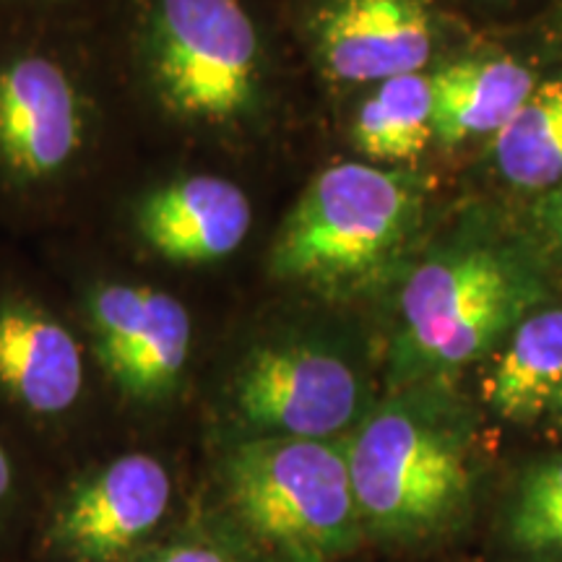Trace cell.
I'll return each mask as SVG.
<instances>
[{
    "mask_svg": "<svg viewBox=\"0 0 562 562\" xmlns=\"http://www.w3.org/2000/svg\"><path fill=\"white\" fill-rule=\"evenodd\" d=\"M138 151L102 32L0 34V237L76 232Z\"/></svg>",
    "mask_w": 562,
    "mask_h": 562,
    "instance_id": "obj_1",
    "label": "cell"
},
{
    "mask_svg": "<svg viewBox=\"0 0 562 562\" xmlns=\"http://www.w3.org/2000/svg\"><path fill=\"white\" fill-rule=\"evenodd\" d=\"M102 37L140 151L237 170L271 131L277 60L245 0H123Z\"/></svg>",
    "mask_w": 562,
    "mask_h": 562,
    "instance_id": "obj_2",
    "label": "cell"
},
{
    "mask_svg": "<svg viewBox=\"0 0 562 562\" xmlns=\"http://www.w3.org/2000/svg\"><path fill=\"white\" fill-rule=\"evenodd\" d=\"M70 302L87 336L112 425L172 440L199 414L216 326L206 286L159 277L83 232L30 243Z\"/></svg>",
    "mask_w": 562,
    "mask_h": 562,
    "instance_id": "obj_3",
    "label": "cell"
},
{
    "mask_svg": "<svg viewBox=\"0 0 562 562\" xmlns=\"http://www.w3.org/2000/svg\"><path fill=\"white\" fill-rule=\"evenodd\" d=\"M370 385L347 341L321 318L271 315L211 351L199 417L206 440H347L370 412Z\"/></svg>",
    "mask_w": 562,
    "mask_h": 562,
    "instance_id": "obj_4",
    "label": "cell"
},
{
    "mask_svg": "<svg viewBox=\"0 0 562 562\" xmlns=\"http://www.w3.org/2000/svg\"><path fill=\"white\" fill-rule=\"evenodd\" d=\"M209 531L245 562H339L362 544L344 440L203 442Z\"/></svg>",
    "mask_w": 562,
    "mask_h": 562,
    "instance_id": "obj_5",
    "label": "cell"
},
{
    "mask_svg": "<svg viewBox=\"0 0 562 562\" xmlns=\"http://www.w3.org/2000/svg\"><path fill=\"white\" fill-rule=\"evenodd\" d=\"M0 422L42 461H70L121 432L60 281L11 237H0Z\"/></svg>",
    "mask_w": 562,
    "mask_h": 562,
    "instance_id": "obj_6",
    "label": "cell"
},
{
    "mask_svg": "<svg viewBox=\"0 0 562 562\" xmlns=\"http://www.w3.org/2000/svg\"><path fill=\"white\" fill-rule=\"evenodd\" d=\"M245 180L214 161L138 151L76 232L140 269L214 290L261 224Z\"/></svg>",
    "mask_w": 562,
    "mask_h": 562,
    "instance_id": "obj_7",
    "label": "cell"
},
{
    "mask_svg": "<svg viewBox=\"0 0 562 562\" xmlns=\"http://www.w3.org/2000/svg\"><path fill=\"white\" fill-rule=\"evenodd\" d=\"M417 211L412 175L360 159L321 165L271 224L261 284L331 307L357 297L406 243Z\"/></svg>",
    "mask_w": 562,
    "mask_h": 562,
    "instance_id": "obj_8",
    "label": "cell"
},
{
    "mask_svg": "<svg viewBox=\"0 0 562 562\" xmlns=\"http://www.w3.org/2000/svg\"><path fill=\"white\" fill-rule=\"evenodd\" d=\"M364 539L417 544L467 518L474 459L467 432L419 398L370 406L344 440Z\"/></svg>",
    "mask_w": 562,
    "mask_h": 562,
    "instance_id": "obj_9",
    "label": "cell"
},
{
    "mask_svg": "<svg viewBox=\"0 0 562 562\" xmlns=\"http://www.w3.org/2000/svg\"><path fill=\"white\" fill-rule=\"evenodd\" d=\"M42 544L58 562H131L159 539L180 495L172 440L112 432L68 461Z\"/></svg>",
    "mask_w": 562,
    "mask_h": 562,
    "instance_id": "obj_10",
    "label": "cell"
},
{
    "mask_svg": "<svg viewBox=\"0 0 562 562\" xmlns=\"http://www.w3.org/2000/svg\"><path fill=\"white\" fill-rule=\"evenodd\" d=\"M529 281L490 248L442 252L402 292L404 360L412 375H442L490 355L526 318Z\"/></svg>",
    "mask_w": 562,
    "mask_h": 562,
    "instance_id": "obj_11",
    "label": "cell"
},
{
    "mask_svg": "<svg viewBox=\"0 0 562 562\" xmlns=\"http://www.w3.org/2000/svg\"><path fill=\"white\" fill-rule=\"evenodd\" d=\"M302 53L328 91L419 74L432 55L425 0H307Z\"/></svg>",
    "mask_w": 562,
    "mask_h": 562,
    "instance_id": "obj_12",
    "label": "cell"
},
{
    "mask_svg": "<svg viewBox=\"0 0 562 562\" xmlns=\"http://www.w3.org/2000/svg\"><path fill=\"white\" fill-rule=\"evenodd\" d=\"M432 136L456 146L503 128L533 91L531 70L510 58L459 60L430 76Z\"/></svg>",
    "mask_w": 562,
    "mask_h": 562,
    "instance_id": "obj_13",
    "label": "cell"
},
{
    "mask_svg": "<svg viewBox=\"0 0 562 562\" xmlns=\"http://www.w3.org/2000/svg\"><path fill=\"white\" fill-rule=\"evenodd\" d=\"M484 402L508 422H533L562 396V311L526 315L482 381Z\"/></svg>",
    "mask_w": 562,
    "mask_h": 562,
    "instance_id": "obj_14",
    "label": "cell"
},
{
    "mask_svg": "<svg viewBox=\"0 0 562 562\" xmlns=\"http://www.w3.org/2000/svg\"><path fill=\"white\" fill-rule=\"evenodd\" d=\"M351 149L370 165L417 159L432 136L430 76L409 74L375 83L347 125Z\"/></svg>",
    "mask_w": 562,
    "mask_h": 562,
    "instance_id": "obj_15",
    "label": "cell"
},
{
    "mask_svg": "<svg viewBox=\"0 0 562 562\" xmlns=\"http://www.w3.org/2000/svg\"><path fill=\"white\" fill-rule=\"evenodd\" d=\"M497 170L510 186L547 191L562 182V79L533 87L531 97L492 140Z\"/></svg>",
    "mask_w": 562,
    "mask_h": 562,
    "instance_id": "obj_16",
    "label": "cell"
},
{
    "mask_svg": "<svg viewBox=\"0 0 562 562\" xmlns=\"http://www.w3.org/2000/svg\"><path fill=\"white\" fill-rule=\"evenodd\" d=\"M508 544L533 562H562V453L531 463L503 510Z\"/></svg>",
    "mask_w": 562,
    "mask_h": 562,
    "instance_id": "obj_17",
    "label": "cell"
},
{
    "mask_svg": "<svg viewBox=\"0 0 562 562\" xmlns=\"http://www.w3.org/2000/svg\"><path fill=\"white\" fill-rule=\"evenodd\" d=\"M123 0H0V34L104 32Z\"/></svg>",
    "mask_w": 562,
    "mask_h": 562,
    "instance_id": "obj_18",
    "label": "cell"
},
{
    "mask_svg": "<svg viewBox=\"0 0 562 562\" xmlns=\"http://www.w3.org/2000/svg\"><path fill=\"white\" fill-rule=\"evenodd\" d=\"M42 463L45 461L5 422H0V524L24 503Z\"/></svg>",
    "mask_w": 562,
    "mask_h": 562,
    "instance_id": "obj_19",
    "label": "cell"
},
{
    "mask_svg": "<svg viewBox=\"0 0 562 562\" xmlns=\"http://www.w3.org/2000/svg\"><path fill=\"white\" fill-rule=\"evenodd\" d=\"M131 562H245L214 531H188L175 537H159L138 552Z\"/></svg>",
    "mask_w": 562,
    "mask_h": 562,
    "instance_id": "obj_20",
    "label": "cell"
},
{
    "mask_svg": "<svg viewBox=\"0 0 562 562\" xmlns=\"http://www.w3.org/2000/svg\"><path fill=\"white\" fill-rule=\"evenodd\" d=\"M544 224L562 245V182L552 188V199L544 203Z\"/></svg>",
    "mask_w": 562,
    "mask_h": 562,
    "instance_id": "obj_21",
    "label": "cell"
},
{
    "mask_svg": "<svg viewBox=\"0 0 562 562\" xmlns=\"http://www.w3.org/2000/svg\"><path fill=\"white\" fill-rule=\"evenodd\" d=\"M552 414H558V419L562 422V396H560V402H558V406H554Z\"/></svg>",
    "mask_w": 562,
    "mask_h": 562,
    "instance_id": "obj_22",
    "label": "cell"
}]
</instances>
